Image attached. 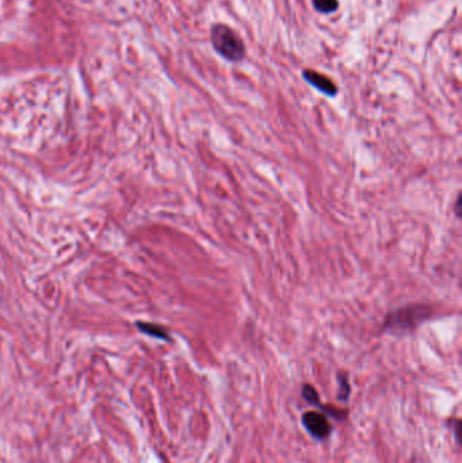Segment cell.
Instances as JSON below:
<instances>
[{
    "label": "cell",
    "mask_w": 462,
    "mask_h": 463,
    "mask_svg": "<svg viewBox=\"0 0 462 463\" xmlns=\"http://www.w3.org/2000/svg\"><path fill=\"white\" fill-rule=\"evenodd\" d=\"M461 194H460L457 201H456V206H454V211H456L457 217H461Z\"/></svg>",
    "instance_id": "cell-9"
},
{
    "label": "cell",
    "mask_w": 462,
    "mask_h": 463,
    "mask_svg": "<svg viewBox=\"0 0 462 463\" xmlns=\"http://www.w3.org/2000/svg\"><path fill=\"white\" fill-rule=\"evenodd\" d=\"M338 381H339V399L341 400H346L348 394H350V386H348L346 376L339 374Z\"/></svg>",
    "instance_id": "cell-8"
},
{
    "label": "cell",
    "mask_w": 462,
    "mask_h": 463,
    "mask_svg": "<svg viewBox=\"0 0 462 463\" xmlns=\"http://www.w3.org/2000/svg\"><path fill=\"white\" fill-rule=\"evenodd\" d=\"M210 41L214 51L228 61H240L246 56V46L243 40L227 25H213L210 29Z\"/></svg>",
    "instance_id": "cell-2"
},
{
    "label": "cell",
    "mask_w": 462,
    "mask_h": 463,
    "mask_svg": "<svg viewBox=\"0 0 462 463\" xmlns=\"http://www.w3.org/2000/svg\"><path fill=\"white\" fill-rule=\"evenodd\" d=\"M433 311L429 305H408L391 312L384 321V331L392 335H408L415 332L423 322L430 320Z\"/></svg>",
    "instance_id": "cell-1"
},
{
    "label": "cell",
    "mask_w": 462,
    "mask_h": 463,
    "mask_svg": "<svg viewBox=\"0 0 462 463\" xmlns=\"http://www.w3.org/2000/svg\"><path fill=\"white\" fill-rule=\"evenodd\" d=\"M302 396H304V399H305L309 404L321 406L320 405V401H318V392L315 390L314 386H311V385H305V386H304V390H302Z\"/></svg>",
    "instance_id": "cell-7"
},
{
    "label": "cell",
    "mask_w": 462,
    "mask_h": 463,
    "mask_svg": "<svg viewBox=\"0 0 462 463\" xmlns=\"http://www.w3.org/2000/svg\"><path fill=\"white\" fill-rule=\"evenodd\" d=\"M302 424L309 434L318 439H325L331 434V424L327 417L318 412H307L302 416Z\"/></svg>",
    "instance_id": "cell-3"
},
{
    "label": "cell",
    "mask_w": 462,
    "mask_h": 463,
    "mask_svg": "<svg viewBox=\"0 0 462 463\" xmlns=\"http://www.w3.org/2000/svg\"><path fill=\"white\" fill-rule=\"evenodd\" d=\"M304 79L314 87L318 89L320 92L325 94L327 96H335L338 94V87L335 86V83L328 79L327 76L318 73L315 71H304Z\"/></svg>",
    "instance_id": "cell-4"
},
{
    "label": "cell",
    "mask_w": 462,
    "mask_h": 463,
    "mask_svg": "<svg viewBox=\"0 0 462 463\" xmlns=\"http://www.w3.org/2000/svg\"><path fill=\"white\" fill-rule=\"evenodd\" d=\"M314 6L318 12L331 14L338 10L339 1L338 0H314Z\"/></svg>",
    "instance_id": "cell-6"
},
{
    "label": "cell",
    "mask_w": 462,
    "mask_h": 463,
    "mask_svg": "<svg viewBox=\"0 0 462 463\" xmlns=\"http://www.w3.org/2000/svg\"><path fill=\"white\" fill-rule=\"evenodd\" d=\"M137 328L145 333L148 336H152V338H156V339H160V340H166L169 342L170 340V335L169 332L166 331V328L157 325V324H152V322H137L136 324Z\"/></svg>",
    "instance_id": "cell-5"
}]
</instances>
